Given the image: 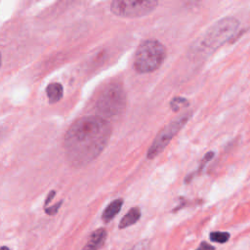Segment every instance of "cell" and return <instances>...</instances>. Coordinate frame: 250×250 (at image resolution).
<instances>
[{"mask_svg":"<svg viewBox=\"0 0 250 250\" xmlns=\"http://www.w3.org/2000/svg\"><path fill=\"white\" fill-rule=\"evenodd\" d=\"M122 205H123V199L121 198H117L112 201L103 212V215H102L103 221L105 223L111 222L119 213Z\"/></svg>","mask_w":250,"mask_h":250,"instance_id":"8","label":"cell"},{"mask_svg":"<svg viewBox=\"0 0 250 250\" xmlns=\"http://www.w3.org/2000/svg\"><path fill=\"white\" fill-rule=\"evenodd\" d=\"M0 250H9V248L7 246H2L1 248H0Z\"/></svg>","mask_w":250,"mask_h":250,"instance_id":"16","label":"cell"},{"mask_svg":"<svg viewBox=\"0 0 250 250\" xmlns=\"http://www.w3.org/2000/svg\"><path fill=\"white\" fill-rule=\"evenodd\" d=\"M165 46L156 39L144 40L138 47L133 67L138 74H150L160 68L166 58Z\"/></svg>","mask_w":250,"mask_h":250,"instance_id":"3","label":"cell"},{"mask_svg":"<svg viewBox=\"0 0 250 250\" xmlns=\"http://www.w3.org/2000/svg\"><path fill=\"white\" fill-rule=\"evenodd\" d=\"M46 93L50 104H55L63 98L64 88L60 83H50L46 88Z\"/></svg>","mask_w":250,"mask_h":250,"instance_id":"10","label":"cell"},{"mask_svg":"<svg viewBox=\"0 0 250 250\" xmlns=\"http://www.w3.org/2000/svg\"><path fill=\"white\" fill-rule=\"evenodd\" d=\"M196 250H215V248L207 242H201Z\"/></svg>","mask_w":250,"mask_h":250,"instance_id":"14","label":"cell"},{"mask_svg":"<svg viewBox=\"0 0 250 250\" xmlns=\"http://www.w3.org/2000/svg\"><path fill=\"white\" fill-rule=\"evenodd\" d=\"M55 194H56V192H55V191H52V192L49 193V195L47 196V198H46V200H45V206L49 204V202L53 199V197L55 196Z\"/></svg>","mask_w":250,"mask_h":250,"instance_id":"15","label":"cell"},{"mask_svg":"<svg viewBox=\"0 0 250 250\" xmlns=\"http://www.w3.org/2000/svg\"><path fill=\"white\" fill-rule=\"evenodd\" d=\"M108 232L104 228L96 230L89 237L87 243L82 250H99L105 243L107 239Z\"/></svg>","mask_w":250,"mask_h":250,"instance_id":"7","label":"cell"},{"mask_svg":"<svg viewBox=\"0 0 250 250\" xmlns=\"http://www.w3.org/2000/svg\"><path fill=\"white\" fill-rule=\"evenodd\" d=\"M239 22L233 17H226L213 24L191 48L192 55L205 59L219 47L228 42L236 33Z\"/></svg>","mask_w":250,"mask_h":250,"instance_id":"2","label":"cell"},{"mask_svg":"<svg viewBox=\"0 0 250 250\" xmlns=\"http://www.w3.org/2000/svg\"><path fill=\"white\" fill-rule=\"evenodd\" d=\"M157 5L155 0H115L111 4V11L121 18H140L152 13Z\"/></svg>","mask_w":250,"mask_h":250,"instance_id":"6","label":"cell"},{"mask_svg":"<svg viewBox=\"0 0 250 250\" xmlns=\"http://www.w3.org/2000/svg\"><path fill=\"white\" fill-rule=\"evenodd\" d=\"M62 201H60V202H58L57 204H55V205H53L52 207H48V208H45V212L47 213V214H49V215H55L57 212H58V210H59V208H60V206L62 205Z\"/></svg>","mask_w":250,"mask_h":250,"instance_id":"13","label":"cell"},{"mask_svg":"<svg viewBox=\"0 0 250 250\" xmlns=\"http://www.w3.org/2000/svg\"><path fill=\"white\" fill-rule=\"evenodd\" d=\"M0 67H1V54H0Z\"/></svg>","mask_w":250,"mask_h":250,"instance_id":"17","label":"cell"},{"mask_svg":"<svg viewBox=\"0 0 250 250\" xmlns=\"http://www.w3.org/2000/svg\"><path fill=\"white\" fill-rule=\"evenodd\" d=\"M190 106V101L184 97H174L170 102V108L173 112H178L180 109H185Z\"/></svg>","mask_w":250,"mask_h":250,"instance_id":"11","label":"cell"},{"mask_svg":"<svg viewBox=\"0 0 250 250\" xmlns=\"http://www.w3.org/2000/svg\"><path fill=\"white\" fill-rule=\"evenodd\" d=\"M230 233L226 231H213L210 233V239L214 242L225 243L229 240Z\"/></svg>","mask_w":250,"mask_h":250,"instance_id":"12","label":"cell"},{"mask_svg":"<svg viewBox=\"0 0 250 250\" xmlns=\"http://www.w3.org/2000/svg\"><path fill=\"white\" fill-rule=\"evenodd\" d=\"M191 116H192V113L186 112L182 114L180 116H178L177 118H175L174 120H172L163 129H161L148 151V154H147L148 159H154L158 154H160L168 146V144L171 142V140L178 134V132L190 120Z\"/></svg>","mask_w":250,"mask_h":250,"instance_id":"5","label":"cell"},{"mask_svg":"<svg viewBox=\"0 0 250 250\" xmlns=\"http://www.w3.org/2000/svg\"><path fill=\"white\" fill-rule=\"evenodd\" d=\"M126 95L121 84L113 82L107 85L98 97L96 109L99 116L107 119L119 115L125 109Z\"/></svg>","mask_w":250,"mask_h":250,"instance_id":"4","label":"cell"},{"mask_svg":"<svg viewBox=\"0 0 250 250\" xmlns=\"http://www.w3.org/2000/svg\"><path fill=\"white\" fill-rule=\"evenodd\" d=\"M141 218V210L139 207H133L131 208L121 219L118 228L119 229H126L130 226L135 225Z\"/></svg>","mask_w":250,"mask_h":250,"instance_id":"9","label":"cell"},{"mask_svg":"<svg viewBox=\"0 0 250 250\" xmlns=\"http://www.w3.org/2000/svg\"><path fill=\"white\" fill-rule=\"evenodd\" d=\"M111 136L112 126L107 119L93 115L77 119L65 136L68 162L76 168L88 165L106 149Z\"/></svg>","mask_w":250,"mask_h":250,"instance_id":"1","label":"cell"}]
</instances>
